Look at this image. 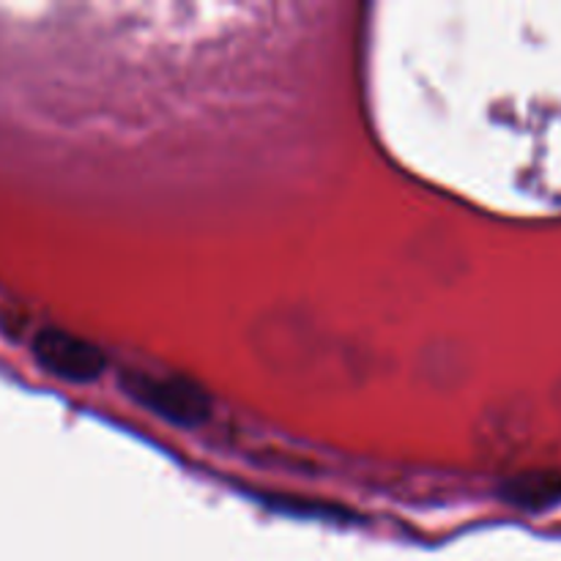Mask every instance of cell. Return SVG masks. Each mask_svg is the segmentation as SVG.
<instances>
[{"mask_svg": "<svg viewBox=\"0 0 561 561\" xmlns=\"http://www.w3.org/2000/svg\"><path fill=\"white\" fill-rule=\"evenodd\" d=\"M124 389L153 411L162 420L173 422L181 427H195L208 422L211 416V405H208L206 394L197 387H192L184 378L173 376H153V373H129L124 376Z\"/></svg>", "mask_w": 561, "mask_h": 561, "instance_id": "1", "label": "cell"}, {"mask_svg": "<svg viewBox=\"0 0 561 561\" xmlns=\"http://www.w3.org/2000/svg\"><path fill=\"white\" fill-rule=\"evenodd\" d=\"M33 359L49 376L71 383L96 381L107 367V359L96 345L60 329H44L33 337Z\"/></svg>", "mask_w": 561, "mask_h": 561, "instance_id": "2", "label": "cell"}, {"mask_svg": "<svg viewBox=\"0 0 561 561\" xmlns=\"http://www.w3.org/2000/svg\"><path fill=\"white\" fill-rule=\"evenodd\" d=\"M507 496L513 499L518 507H548V504H557L561 499V474H529L524 480H515L510 485Z\"/></svg>", "mask_w": 561, "mask_h": 561, "instance_id": "3", "label": "cell"}]
</instances>
